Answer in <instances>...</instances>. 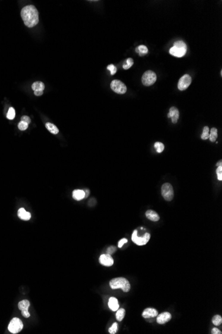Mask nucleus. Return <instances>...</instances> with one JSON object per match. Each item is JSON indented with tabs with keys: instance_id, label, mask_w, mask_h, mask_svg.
Here are the masks:
<instances>
[{
	"instance_id": "obj_2",
	"label": "nucleus",
	"mask_w": 222,
	"mask_h": 334,
	"mask_svg": "<svg viewBox=\"0 0 222 334\" xmlns=\"http://www.w3.org/2000/svg\"><path fill=\"white\" fill-rule=\"evenodd\" d=\"M110 287L112 290L120 288L124 292H128L130 290V284L128 280L124 277H117L110 281Z\"/></svg>"
},
{
	"instance_id": "obj_18",
	"label": "nucleus",
	"mask_w": 222,
	"mask_h": 334,
	"mask_svg": "<svg viewBox=\"0 0 222 334\" xmlns=\"http://www.w3.org/2000/svg\"><path fill=\"white\" fill-rule=\"evenodd\" d=\"M73 198L75 200L80 201L83 200V198H85V192L83 190L77 189L74 190L73 192Z\"/></svg>"
},
{
	"instance_id": "obj_14",
	"label": "nucleus",
	"mask_w": 222,
	"mask_h": 334,
	"mask_svg": "<svg viewBox=\"0 0 222 334\" xmlns=\"http://www.w3.org/2000/svg\"><path fill=\"white\" fill-rule=\"evenodd\" d=\"M158 315V311L154 308H147L143 311L142 313V317L146 319L155 318Z\"/></svg>"
},
{
	"instance_id": "obj_9",
	"label": "nucleus",
	"mask_w": 222,
	"mask_h": 334,
	"mask_svg": "<svg viewBox=\"0 0 222 334\" xmlns=\"http://www.w3.org/2000/svg\"><path fill=\"white\" fill-rule=\"evenodd\" d=\"M192 83V77L190 75L185 74L179 80L178 88L180 91L185 90Z\"/></svg>"
},
{
	"instance_id": "obj_13",
	"label": "nucleus",
	"mask_w": 222,
	"mask_h": 334,
	"mask_svg": "<svg viewBox=\"0 0 222 334\" xmlns=\"http://www.w3.org/2000/svg\"><path fill=\"white\" fill-rule=\"evenodd\" d=\"M180 113L178 109L176 107H172L170 109V112L168 114V117L172 119V122L173 123H176L178 122L179 119Z\"/></svg>"
},
{
	"instance_id": "obj_26",
	"label": "nucleus",
	"mask_w": 222,
	"mask_h": 334,
	"mask_svg": "<svg viewBox=\"0 0 222 334\" xmlns=\"http://www.w3.org/2000/svg\"><path fill=\"white\" fill-rule=\"evenodd\" d=\"M154 147L156 149L158 153H162L164 150V145L161 142H156L154 144Z\"/></svg>"
},
{
	"instance_id": "obj_11",
	"label": "nucleus",
	"mask_w": 222,
	"mask_h": 334,
	"mask_svg": "<svg viewBox=\"0 0 222 334\" xmlns=\"http://www.w3.org/2000/svg\"><path fill=\"white\" fill-rule=\"evenodd\" d=\"M99 262L101 265L106 266V267H110V266L113 265L114 260L112 259L111 255L106 254L100 255L99 257Z\"/></svg>"
},
{
	"instance_id": "obj_12",
	"label": "nucleus",
	"mask_w": 222,
	"mask_h": 334,
	"mask_svg": "<svg viewBox=\"0 0 222 334\" xmlns=\"http://www.w3.org/2000/svg\"><path fill=\"white\" fill-rule=\"evenodd\" d=\"M157 316V322L159 324H164L172 318V316L169 312H163Z\"/></svg>"
},
{
	"instance_id": "obj_28",
	"label": "nucleus",
	"mask_w": 222,
	"mask_h": 334,
	"mask_svg": "<svg viewBox=\"0 0 222 334\" xmlns=\"http://www.w3.org/2000/svg\"><path fill=\"white\" fill-rule=\"evenodd\" d=\"M133 64H134V61L133 59L130 58H128L127 60H126V64H125V65L123 66V68L125 69H128L133 66Z\"/></svg>"
},
{
	"instance_id": "obj_21",
	"label": "nucleus",
	"mask_w": 222,
	"mask_h": 334,
	"mask_svg": "<svg viewBox=\"0 0 222 334\" xmlns=\"http://www.w3.org/2000/svg\"><path fill=\"white\" fill-rule=\"evenodd\" d=\"M136 52L138 53L140 56H143L144 55L147 54L148 52V50L147 46H144V45H141V46H139L138 47H136Z\"/></svg>"
},
{
	"instance_id": "obj_16",
	"label": "nucleus",
	"mask_w": 222,
	"mask_h": 334,
	"mask_svg": "<svg viewBox=\"0 0 222 334\" xmlns=\"http://www.w3.org/2000/svg\"><path fill=\"white\" fill-rule=\"evenodd\" d=\"M146 216H147V218L148 220L153 221H157L160 220V216L158 215V214L156 212L151 209L147 210V212H146Z\"/></svg>"
},
{
	"instance_id": "obj_6",
	"label": "nucleus",
	"mask_w": 222,
	"mask_h": 334,
	"mask_svg": "<svg viewBox=\"0 0 222 334\" xmlns=\"http://www.w3.org/2000/svg\"><path fill=\"white\" fill-rule=\"evenodd\" d=\"M162 195L165 200L170 201L174 198V189L172 186L169 183H165L162 186Z\"/></svg>"
},
{
	"instance_id": "obj_36",
	"label": "nucleus",
	"mask_w": 222,
	"mask_h": 334,
	"mask_svg": "<svg viewBox=\"0 0 222 334\" xmlns=\"http://www.w3.org/2000/svg\"><path fill=\"white\" fill-rule=\"evenodd\" d=\"M212 334H221V332L220 330H219L218 328H213V329L212 330Z\"/></svg>"
},
{
	"instance_id": "obj_10",
	"label": "nucleus",
	"mask_w": 222,
	"mask_h": 334,
	"mask_svg": "<svg viewBox=\"0 0 222 334\" xmlns=\"http://www.w3.org/2000/svg\"><path fill=\"white\" fill-rule=\"evenodd\" d=\"M30 306V302L27 299L22 300L18 304V308L21 311V314L24 318H28L30 317V313L28 311V309Z\"/></svg>"
},
{
	"instance_id": "obj_7",
	"label": "nucleus",
	"mask_w": 222,
	"mask_h": 334,
	"mask_svg": "<svg viewBox=\"0 0 222 334\" xmlns=\"http://www.w3.org/2000/svg\"><path fill=\"white\" fill-rule=\"evenodd\" d=\"M111 88L115 93L118 94H124L127 91V88L125 83L121 81L114 80L111 83Z\"/></svg>"
},
{
	"instance_id": "obj_1",
	"label": "nucleus",
	"mask_w": 222,
	"mask_h": 334,
	"mask_svg": "<svg viewBox=\"0 0 222 334\" xmlns=\"http://www.w3.org/2000/svg\"><path fill=\"white\" fill-rule=\"evenodd\" d=\"M21 16L24 24L28 27H33L39 23V13L34 5H29L21 11Z\"/></svg>"
},
{
	"instance_id": "obj_31",
	"label": "nucleus",
	"mask_w": 222,
	"mask_h": 334,
	"mask_svg": "<svg viewBox=\"0 0 222 334\" xmlns=\"http://www.w3.org/2000/svg\"><path fill=\"white\" fill-rule=\"evenodd\" d=\"M107 69L111 72V74L112 75H114L115 74H116V72H117V68L114 65H112V64H111V65L108 66Z\"/></svg>"
},
{
	"instance_id": "obj_33",
	"label": "nucleus",
	"mask_w": 222,
	"mask_h": 334,
	"mask_svg": "<svg viewBox=\"0 0 222 334\" xmlns=\"http://www.w3.org/2000/svg\"><path fill=\"white\" fill-rule=\"evenodd\" d=\"M116 247L111 246L107 249V250H106V253H107L109 255H112V254H113L115 251H116Z\"/></svg>"
},
{
	"instance_id": "obj_17",
	"label": "nucleus",
	"mask_w": 222,
	"mask_h": 334,
	"mask_svg": "<svg viewBox=\"0 0 222 334\" xmlns=\"http://www.w3.org/2000/svg\"><path fill=\"white\" fill-rule=\"evenodd\" d=\"M18 215L19 218L25 221H27L30 220L31 216H32L30 213L25 211V209L24 208H20L18 210Z\"/></svg>"
},
{
	"instance_id": "obj_38",
	"label": "nucleus",
	"mask_w": 222,
	"mask_h": 334,
	"mask_svg": "<svg viewBox=\"0 0 222 334\" xmlns=\"http://www.w3.org/2000/svg\"><path fill=\"white\" fill-rule=\"evenodd\" d=\"M84 192H85V198H86L88 197V195L89 194V189H85V191H84Z\"/></svg>"
},
{
	"instance_id": "obj_4",
	"label": "nucleus",
	"mask_w": 222,
	"mask_h": 334,
	"mask_svg": "<svg viewBox=\"0 0 222 334\" xmlns=\"http://www.w3.org/2000/svg\"><path fill=\"white\" fill-rule=\"evenodd\" d=\"M23 324L21 319L18 318H14L10 322V324L8 325V330L12 333L15 334L20 332L23 330Z\"/></svg>"
},
{
	"instance_id": "obj_25",
	"label": "nucleus",
	"mask_w": 222,
	"mask_h": 334,
	"mask_svg": "<svg viewBox=\"0 0 222 334\" xmlns=\"http://www.w3.org/2000/svg\"><path fill=\"white\" fill-rule=\"evenodd\" d=\"M212 322H213V324L216 325V326H218V325H221V322H222L221 317L220 316H219V315L214 316L212 318Z\"/></svg>"
},
{
	"instance_id": "obj_3",
	"label": "nucleus",
	"mask_w": 222,
	"mask_h": 334,
	"mask_svg": "<svg viewBox=\"0 0 222 334\" xmlns=\"http://www.w3.org/2000/svg\"><path fill=\"white\" fill-rule=\"evenodd\" d=\"M187 52V46L183 41H177L174 44V46L170 49V54L177 58L183 57Z\"/></svg>"
},
{
	"instance_id": "obj_24",
	"label": "nucleus",
	"mask_w": 222,
	"mask_h": 334,
	"mask_svg": "<svg viewBox=\"0 0 222 334\" xmlns=\"http://www.w3.org/2000/svg\"><path fill=\"white\" fill-rule=\"evenodd\" d=\"M210 129L209 128L207 127V126H205L204 128V130H203V133H202L201 137L202 139L204 140H206L209 138V135H210Z\"/></svg>"
},
{
	"instance_id": "obj_34",
	"label": "nucleus",
	"mask_w": 222,
	"mask_h": 334,
	"mask_svg": "<svg viewBox=\"0 0 222 334\" xmlns=\"http://www.w3.org/2000/svg\"><path fill=\"white\" fill-rule=\"evenodd\" d=\"M21 121H23V122H26V123H28V124H29V123H30V122H31V119L29 118V117H28L27 116H24L23 117H21Z\"/></svg>"
},
{
	"instance_id": "obj_27",
	"label": "nucleus",
	"mask_w": 222,
	"mask_h": 334,
	"mask_svg": "<svg viewBox=\"0 0 222 334\" xmlns=\"http://www.w3.org/2000/svg\"><path fill=\"white\" fill-rule=\"evenodd\" d=\"M15 116V109H14L13 108H10L9 109V111H8L7 114V117L8 119H13L14 117Z\"/></svg>"
},
{
	"instance_id": "obj_37",
	"label": "nucleus",
	"mask_w": 222,
	"mask_h": 334,
	"mask_svg": "<svg viewBox=\"0 0 222 334\" xmlns=\"http://www.w3.org/2000/svg\"><path fill=\"white\" fill-rule=\"evenodd\" d=\"M34 94L37 96H40L43 94V91H34Z\"/></svg>"
},
{
	"instance_id": "obj_5",
	"label": "nucleus",
	"mask_w": 222,
	"mask_h": 334,
	"mask_svg": "<svg viewBox=\"0 0 222 334\" xmlns=\"http://www.w3.org/2000/svg\"><path fill=\"white\" fill-rule=\"evenodd\" d=\"M156 74L151 70L146 72L142 77V84L145 86H150L156 81Z\"/></svg>"
},
{
	"instance_id": "obj_22",
	"label": "nucleus",
	"mask_w": 222,
	"mask_h": 334,
	"mask_svg": "<svg viewBox=\"0 0 222 334\" xmlns=\"http://www.w3.org/2000/svg\"><path fill=\"white\" fill-rule=\"evenodd\" d=\"M210 140L212 142H214L216 141V139L218 138V130L215 128H212V130L210 131V133L209 135Z\"/></svg>"
},
{
	"instance_id": "obj_23",
	"label": "nucleus",
	"mask_w": 222,
	"mask_h": 334,
	"mask_svg": "<svg viewBox=\"0 0 222 334\" xmlns=\"http://www.w3.org/2000/svg\"><path fill=\"white\" fill-rule=\"evenodd\" d=\"M125 310L123 308L120 309V310H118L116 311V319L119 321H122V319H124L125 316Z\"/></svg>"
},
{
	"instance_id": "obj_39",
	"label": "nucleus",
	"mask_w": 222,
	"mask_h": 334,
	"mask_svg": "<svg viewBox=\"0 0 222 334\" xmlns=\"http://www.w3.org/2000/svg\"><path fill=\"white\" fill-rule=\"evenodd\" d=\"M221 165H222V161H221V160H220V161L218 162V163H217V164H216V165H217L218 167V166H221Z\"/></svg>"
},
{
	"instance_id": "obj_30",
	"label": "nucleus",
	"mask_w": 222,
	"mask_h": 334,
	"mask_svg": "<svg viewBox=\"0 0 222 334\" xmlns=\"http://www.w3.org/2000/svg\"><path fill=\"white\" fill-rule=\"evenodd\" d=\"M28 125H29V124H28L27 123L23 122V121H21V122H19V124H18V128L19 129V130H21V131L26 130L27 128H28Z\"/></svg>"
},
{
	"instance_id": "obj_32",
	"label": "nucleus",
	"mask_w": 222,
	"mask_h": 334,
	"mask_svg": "<svg viewBox=\"0 0 222 334\" xmlns=\"http://www.w3.org/2000/svg\"><path fill=\"white\" fill-rule=\"evenodd\" d=\"M216 173L218 175V180L221 181L222 180V166H218V167L216 170Z\"/></svg>"
},
{
	"instance_id": "obj_19",
	"label": "nucleus",
	"mask_w": 222,
	"mask_h": 334,
	"mask_svg": "<svg viewBox=\"0 0 222 334\" xmlns=\"http://www.w3.org/2000/svg\"><path fill=\"white\" fill-rule=\"evenodd\" d=\"M32 88L34 91H43L45 89V85L41 81H35L32 86Z\"/></svg>"
},
{
	"instance_id": "obj_29",
	"label": "nucleus",
	"mask_w": 222,
	"mask_h": 334,
	"mask_svg": "<svg viewBox=\"0 0 222 334\" xmlns=\"http://www.w3.org/2000/svg\"><path fill=\"white\" fill-rule=\"evenodd\" d=\"M118 327H119V325H118L117 323H114V324H112V326L110 328H109L108 332L110 333L111 334L116 333V332L118 331Z\"/></svg>"
},
{
	"instance_id": "obj_8",
	"label": "nucleus",
	"mask_w": 222,
	"mask_h": 334,
	"mask_svg": "<svg viewBox=\"0 0 222 334\" xmlns=\"http://www.w3.org/2000/svg\"><path fill=\"white\" fill-rule=\"evenodd\" d=\"M150 239V235L148 233H146L142 237H138L137 235V231L135 230V231H134L133 235H132V240L138 246L145 245V244H147L148 242Z\"/></svg>"
},
{
	"instance_id": "obj_15",
	"label": "nucleus",
	"mask_w": 222,
	"mask_h": 334,
	"mask_svg": "<svg viewBox=\"0 0 222 334\" xmlns=\"http://www.w3.org/2000/svg\"><path fill=\"white\" fill-rule=\"evenodd\" d=\"M108 305L109 308H110L111 310L112 311H116L119 308V302H118L117 299L115 298V297H111L110 299H109Z\"/></svg>"
},
{
	"instance_id": "obj_35",
	"label": "nucleus",
	"mask_w": 222,
	"mask_h": 334,
	"mask_svg": "<svg viewBox=\"0 0 222 334\" xmlns=\"http://www.w3.org/2000/svg\"><path fill=\"white\" fill-rule=\"evenodd\" d=\"M127 242H128V240L124 238V239L121 240H120V241H119V248H122L124 244L126 243H127Z\"/></svg>"
},
{
	"instance_id": "obj_20",
	"label": "nucleus",
	"mask_w": 222,
	"mask_h": 334,
	"mask_svg": "<svg viewBox=\"0 0 222 334\" xmlns=\"http://www.w3.org/2000/svg\"><path fill=\"white\" fill-rule=\"evenodd\" d=\"M45 127L53 134L56 135L59 133V129L57 128V126L51 123H47L45 124Z\"/></svg>"
}]
</instances>
